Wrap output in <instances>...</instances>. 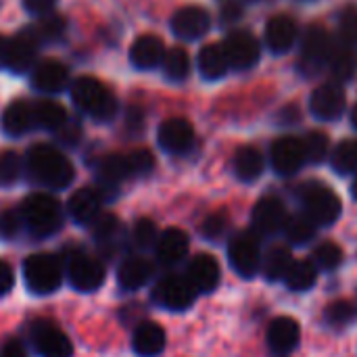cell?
<instances>
[{"label": "cell", "instance_id": "6da1fadb", "mask_svg": "<svg viewBox=\"0 0 357 357\" xmlns=\"http://www.w3.org/2000/svg\"><path fill=\"white\" fill-rule=\"evenodd\" d=\"M23 161L25 174L46 190H65L75 178L71 161L52 144H33Z\"/></svg>", "mask_w": 357, "mask_h": 357}, {"label": "cell", "instance_id": "7a4b0ae2", "mask_svg": "<svg viewBox=\"0 0 357 357\" xmlns=\"http://www.w3.org/2000/svg\"><path fill=\"white\" fill-rule=\"evenodd\" d=\"M19 213L23 220L25 230L33 238H48L54 236L65 222V213L61 203L48 192H33L23 199L19 205Z\"/></svg>", "mask_w": 357, "mask_h": 357}, {"label": "cell", "instance_id": "3957f363", "mask_svg": "<svg viewBox=\"0 0 357 357\" xmlns=\"http://www.w3.org/2000/svg\"><path fill=\"white\" fill-rule=\"evenodd\" d=\"M69 90L77 109L88 113L92 119L111 121L117 115V98L100 79L92 75H84V77H77Z\"/></svg>", "mask_w": 357, "mask_h": 357}, {"label": "cell", "instance_id": "277c9868", "mask_svg": "<svg viewBox=\"0 0 357 357\" xmlns=\"http://www.w3.org/2000/svg\"><path fill=\"white\" fill-rule=\"evenodd\" d=\"M65 270L56 255L50 253H36L23 261V278L31 293L36 295H50L63 282Z\"/></svg>", "mask_w": 357, "mask_h": 357}, {"label": "cell", "instance_id": "5b68a950", "mask_svg": "<svg viewBox=\"0 0 357 357\" xmlns=\"http://www.w3.org/2000/svg\"><path fill=\"white\" fill-rule=\"evenodd\" d=\"M63 270L69 284L79 293H94L105 284V266L98 257H92L79 249H69Z\"/></svg>", "mask_w": 357, "mask_h": 357}, {"label": "cell", "instance_id": "8992f818", "mask_svg": "<svg viewBox=\"0 0 357 357\" xmlns=\"http://www.w3.org/2000/svg\"><path fill=\"white\" fill-rule=\"evenodd\" d=\"M301 203L303 213L310 215L316 226H333L343 211L337 192L324 184H307L301 190Z\"/></svg>", "mask_w": 357, "mask_h": 357}, {"label": "cell", "instance_id": "52a82bcc", "mask_svg": "<svg viewBox=\"0 0 357 357\" xmlns=\"http://www.w3.org/2000/svg\"><path fill=\"white\" fill-rule=\"evenodd\" d=\"M261 247L255 232H238L228 243V261L243 278H253L261 268Z\"/></svg>", "mask_w": 357, "mask_h": 357}, {"label": "cell", "instance_id": "ba28073f", "mask_svg": "<svg viewBox=\"0 0 357 357\" xmlns=\"http://www.w3.org/2000/svg\"><path fill=\"white\" fill-rule=\"evenodd\" d=\"M29 343L40 357H71L73 345L69 337L48 320H36L29 326Z\"/></svg>", "mask_w": 357, "mask_h": 357}, {"label": "cell", "instance_id": "9c48e42d", "mask_svg": "<svg viewBox=\"0 0 357 357\" xmlns=\"http://www.w3.org/2000/svg\"><path fill=\"white\" fill-rule=\"evenodd\" d=\"M197 295L199 293L195 291V287L190 284L186 274H167L165 278H161V282L155 289L157 303L172 312L188 310L195 303Z\"/></svg>", "mask_w": 357, "mask_h": 357}, {"label": "cell", "instance_id": "30bf717a", "mask_svg": "<svg viewBox=\"0 0 357 357\" xmlns=\"http://www.w3.org/2000/svg\"><path fill=\"white\" fill-rule=\"evenodd\" d=\"M90 232H92V238H94L98 251L102 255H107V257H113V255L121 253L126 249V245H130L128 234L123 230V224L113 213H100L92 222Z\"/></svg>", "mask_w": 357, "mask_h": 357}, {"label": "cell", "instance_id": "8fae6325", "mask_svg": "<svg viewBox=\"0 0 357 357\" xmlns=\"http://www.w3.org/2000/svg\"><path fill=\"white\" fill-rule=\"evenodd\" d=\"M224 52L228 56V63H230V69H251L259 56H261V46H259V40L251 33V31H245V29H236L232 31L226 40H224Z\"/></svg>", "mask_w": 357, "mask_h": 357}, {"label": "cell", "instance_id": "7c38bea8", "mask_svg": "<svg viewBox=\"0 0 357 357\" xmlns=\"http://www.w3.org/2000/svg\"><path fill=\"white\" fill-rule=\"evenodd\" d=\"M157 140L169 155H186L195 146V128L184 117H169L159 126Z\"/></svg>", "mask_w": 357, "mask_h": 357}, {"label": "cell", "instance_id": "4fadbf2b", "mask_svg": "<svg viewBox=\"0 0 357 357\" xmlns=\"http://www.w3.org/2000/svg\"><path fill=\"white\" fill-rule=\"evenodd\" d=\"M270 159H272V167L280 176H293V174H297L303 167V163H305L303 140H299L295 136H282V138H278L272 144V149H270Z\"/></svg>", "mask_w": 357, "mask_h": 357}, {"label": "cell", "instance_id": "5bb4252c", "mask_svg": "<svg viewBox=\"0 0 357 357\" xmlns=\"http://www.w3.org/2000/svg\"><path fill=\"white\" fill-rule=\"evenodd\" d=\"M253 232L259 236H270L276 232H282V226L287 222V209L284 203L278 197H264L253 207Z\"/></svg>", "mask_w": 357, "mask_h": 357}, {"label": "cell", "instance_id": "9a60e30c", "mask_svg": "<svg viewBox=\"0 0 357 357\" xmlns=\"http://www.w3.org/2000/svg\"><path fill=\"white\" fill-rule=\"evenodd\" d=\"M31 86L40 94H59L69 86V69L56 59H44L31 71Z\"/></svg>", "mask_w": 357, "mask_h": 357}, {"label": "cell", "instance_id": "2e32d148", "mask_svg": "<svg viewBox=\"0 0 357 357\" xmlns=\"http://www.w3.org/2000/svg\"><path fill=\"white\" fill-rule=\"evenodd\" d=\"M345 105H347V96H345V90L339 86V84H322L318 86L314 92H312V98H310V109L312 113L318 117V119H337L343 115L345 111Z\"/></svg>", "mask_w": 357, "mask_h": 357}, {"label": "cell", "instance_id": "e0dca14e", "mask_svg": "<svg viewBox=\"0 0 357 357\" xmlns=\"http://www.w3.org/2000/svg\"><path fill=\"white\" fill-rule=\"evenodd\" d=\"M211 17L203 6H184L172 17V31L182 40H199L209 31Z\"/></svg>", "mask_w": 357, "mask_h": 357}, {"label": "cell", "instance_id": "ac0fdd59", "mask_svg": "<svg viewBox=\"0 0 357 357\" xmlns=\"http://www.w3.org/2000/svg\"><path fill=\"white\" fill-rule=\"evenodd\" d=\"M155 276V264L146 255H130L117 268V282L123 291H138Z\"/></svg>", "mask_w": 357, "mask_h": 357}, {"label": "cell", "instance_id": "d6986e66", "mask_svg": "<svg viewBox=\"0 0 357 357\" xmlns=\"http://www.w3.org/2000/svg\"><path fill=\"white\" fill-rule=\"evenodd\" d=\"M186 278L190 280V284L195 287L197 293L215 291L220 284V278H222L218 259L209 253H199L197 257L190 259V264L186 268Z\"/></svg>", "mask_w": 357, "mask_h": 357}, {"label": "cell", "instance_id": "ffe728a7", "mask_svg": "<svg viewBox=\"0 0 357 357\" xmlns=\"http://www.w3.org/2000/svg\"><path fill=\"white\" fill-rule=\"evenodd\" d=\"M102 197L96 188H79L67 201L69 218L79 226H92V222L102 213Z\"/></svg>", "mask_w": 357, "mask_h": 357}, {"label": "cell", "instance_id": "44dd1931", "mask_svg": "<svg viewBox=\"0 0 357 357\" xmlns=\"http://www.w3.org/2000/svg\"><path fill=\"white\" fill-rule=\"evenodd\" d=\"M165 56V44L161 38L153 36V33H144L140 38L134 40L132 48H130V61L136 69H155L163 63Z\"/></svg>", "mask_w": 357, "mask_h": 357}, {"label": "cell", "instance_id": "7402d4cb", "mask_svg": "<svg viewBox=\"0 0 357 357\" xmlns=\"http://www.w3.org/2000/svg\"><path fill=\"white\" fill-rule=\"evenodd\" d=\"M333 46H335V40L331 38V33H328L324 27H320V25H312V27L305 31L303 42H301L303 63L314 65V67L326 65Z\"/></svg>", "mask_w": 357, "mask_h": 357}, {"label": "cell", "instance_id": "603a6c76", "mask_svg": "<svg viewBox=\"0 0 357 357\" xmlns=\"http://www.w3.org/2000/svg\"><path fill=\"white\" fill-rule=\"evenodd\" d=\"M38 44L25 36L23 31L17 38H8V50H6V65L4 69H10L13 73H25L31 67H36L38 59Z\"/></svg>", "mask_w": 357, "mask_h": 357}, {"label": "cell", "instance_id": "cb8c5ba5", "mask_svg": "<svg viewBox=\"0 0 357 357\" xmlns=\"http://www.w3.org/2000/svg\"><path fill=\"white\" fill-rule=\"evenodd\" d=\"M188 234L180 228H167L159 234V241L155 245V253L159 264L163 266H176L188 255Z\"/></svg>", "mask_w": 357, "mask_h": 357}, {"label": "cell", "instance_id": "d4e9b609", "mask_svg": "<svg viewBox=\"0 0 357 357\" xmlns=\"http://www.w3.org/2000/svg\"><path fill=\"white\" fill-rule=\"evenodd\" d=\"M167 345L165 331L157 322H142L132 335V349L140 357H157Z\"/></svg>", "mask_w": 357, "mask_h": 357}, {"label": "cell", "instance_id": "484cf974", "mask_svg": "<svg viewBox=\"0 0 357 357\" xmlns=\"http://www.w3.org/2000/svg\"><path fill=\"white\" fill-rule=\"evenodd\" d=\"M0 126L4 130L6 136L19 138L25 136L27 132H31L33 126V107L27 100H13L10 105H6V109L2 111V119Z\"/></svg>", "mask_w": 357, "mask_h": 357}, {"label": "cell", "instance_id": "4316f807", "mask_svg": "<svg viewBox=\"0 0 357 357\" xmlns=\"http://www.w3.org/2000/svg\"><path fill=\"white\" fill-rule=\"evenodd\" d=\"M301 339V328L297 324V320L293 318H276L270 328H268V345L274 354H291L293 349H297Z\"/></svg>", "mask_w": 357, "mask_h": 357}, {"label": "cell", "instance_id": "83f0119b", "mask_svg": "<svg viewBox=\"0 0 357 357\" xmlns=\"http://www.w3.org/2000/svg\"><path fill=\"white\" fill-rule=\"evenodd\" d=\"M297 40V23L287 15H276L266 25V44L272 52H289Z\"/></svg>", "mask_w": 357, "mask_h": 357}, {"label": "cell", "instance_id": "f1b7e54d", "mask_svg": "<svg viewBox=\"0 0 357 357\" xmlns=\"http://www.w3.org/2000/svg\"><path fill=\"white\" fill-rule=\"evenodd\" d=\"M197 65H199V71H201V75L205 79H220L230 69V63H228V56H226L222 44L203 46L201 52H199Z\"/></svg>", "mask_w": 357, "mask_h": 357}, {"label": "cell", "instance_id": "f546056e", "mask_svg": "<svg viewBox=\"0 0 357 357\" xmlns=\"http://www.w3.org/2000/svg\"><path fill=\"white\" fill-rule=\"evenodd\" d=\"M23 33L29 36L38 46L48 44V42H56L65 33V21L54 13H46V15H40V19L36 23L25 27Z\"/></svg>", "mask_w": 357, "mask_h": 357}, {"label": "cell", "instance_id": "4dcf8cb0", "mask_svg": "<svg viewBox=\"0 0 357 357\" xmlns=\"http://www.w3.org/2000/svg\"><path fill=\"white\" fill-rule=\"evenodd\" d=\"M33 107V126L48 130V132H59L65 123H67V111L63 105H59L56 100H38Z\"/></svg>", "mask_w": 357, "mask_h": 357}, {"label": "cell", "instance_id": "1f68e13d", "mask_svg": "<svg viewBox=\"0 0 357 357\" xmlns=\"http://www.w3.org/2000/svg\"><path fill=\"white\" fill-rule=\"evenodd\" d=\"M232 167L238 180L253 182L264 174V155L255 146H243L236 151Z\"/></svg>", "mask_w": 357, "mask_h": 357}, {"label": "cell", "instance_id": "d6a6232c", "mask_svg": "<svg viewBox=\"0 0 357 357\" xmlns=\"http://www.w3.org/2000/svg\"><path fill=\"white\" fill-rule=\"evenodd\" d=\"M326 65L331 67L333 75L339 82H347L356 75L357 71V52L354 46L349 44H335Z\"/></svg>", "mask_w": 357, "mask_h": 357}, {"label": "cell", "instance_id": "836d02e7", "mask_svg": "<svg viewBox=\"0 0 357 357\" xmlns=\"http://www.w3.org/2000/svg\"><path fill=\"white\" fill-rule=\"evenodd\" d=\"M293 264V255L287 247H272L264 257H261V272L266 276V280L276 282V280H284L289 268Z\"/></svg>", "mask_w": 357, "mask_h": 357}, {"label": "cell", "instance_id": "e575fe53", "mask_svg": "<svg viewBox=\"0 0 357 357\" xmlns=\"http://www.w3.org/2000/svg\"><path fill=\"white\" fill-rule=\"evenodd\" d=\"M316 224L312 222L310 215L305 213H295V215H287V222L282 226V234L291 245H307L310 241H314L316 236Z\"/></svg>", "mask_w": 357, "mask_h": 357}, {"label": "cell", "instance_id": "d590c367", "mask_svg": "<svg viewBox=\"0 0 357 357\" xmlns=\"http://www.w3.org/2000/svg\"><path fill=\"white\" fill-rule=\"evenodd\" d=\"M316 280H318V268L314 266V261H307V259L293 261L284 276L287 287L295 293L310 291L316 284Z\"/></svg>", "mask_w": 357, "mask_h": 357}, {"label": "cell", "instance_id": "8d00e7d4", "mask_svg": "<svg viewBox=\"0 0 357 357\" xmlns=\"http://www.w3.org/2000/svg\"><path fill=\"white\" fill-rule=\"evenodd\" d=\"M163 73L167 79L172 82H184L190 73V56L184 48L180 46H174L169 50H165V56H163Z\"/></svg>", "mask_w": 357, "mask_h": 357}, {"label": "cell", "instance_id": "74e56055", "mask_svg": "<svg viewBox=\"0 0 357 357\" xmlns=\"http://www.w3.org/2000/svg\"><path fill=\"white\" fill-rule=\"evenodd\" d=\"M157 241H159L157 226H155V222H153V220H149V218L138 220V222L134 224V228H132L130 236H128V243H130V245H132L140 255H144L146 251L155 249Z\"/></svg>", "mask_w": 357, "mask_h": 357}, {"label": "cell", "instance_id": "f35d334b", "mask_svg": "<svg viewBox=\"0 0 357 357\" xmlns=\"http://www.w3.org/2000/svg\"><path fill=\"white\" fill-rule=\"evenodd\" d=\"M23 174H25V161L21 155H17L15 151L0 153V186L2 188L15 186Z\"/></svg>", "mask_w": 357, "mask_h": 357}, {"label": "cell", "instance_id": "ab89813d", "mask_svg": "<svg viewBox=\"0 0 357 357\" xmlns=\"http://www.w3.org/2000/svg\"><path fill=\"white\" fill-rule=\"evenodd\" d=\"M331 163L337 174H357V140H343L331 155Z\"/></svg>", "mask_w": 357, "mask_h": 357}, {"label": "cell", "instance_id": "60d3db41", "mask_svg": "<svg viewBox=\"0 0 357 357\" xmlns=\"http://www.w3.org/2000/svg\"><path fill=\"white\" fill-rule=\"evenodd\" d=\"M303 149H305V161L310 163H322L328 157L331 151V140L324 132L314 130L305 136L303 140Z\"/></svg>", "mask_w": 357, "mask_h": 357}, {"label": "cell", "instance_id": "b9f144b4", "mask_svg": "<svg viewBox=\"0 0 357 357\" xmlns=\"http://www.w3.org/2000/svg\"><path fill=\"white\" fill-rule=\"evenodd\" d=\"M312 257H314V266L322 270H337L343 264V249L333 241H324L314 249Z\"/></svg>", "mask_w": 357, "mask_h": 357}, {"label": "cell", "instance_id": "7bdbcfd3", "mask_svg": "<svg viewBox=\"0 0 357 357\" xmlns=\"http://www.w3.org/2000/svg\"><path fill=\"white\" fill-rule=\"evenodd\" d=\"M324 318L331 326L335 328H343V326H349L354 320L357 318V307L351 301H333L326 312H324Z\"/></svg>", "mask_w": 357, "mask_h": 357}, {"label": "cell", "instance_id": "ee69618b", "mask_svg": "<svg viewBox=\"0 0 357 357\" xmlns=\"http://www.w3.org/2000/svg\"><path fill=\"white\" fill-rule=\"evenodd\" d=\"M126 163H128L130 178H144L155 169V157L146 149H136V151L128 153Z\"/></svg>", "mask_w": 357, "mask_h": 357}, {"label": "cell", "instance_id": "f6af8a7d", "mask_svg": "<svg viewBox=\"0 0 357 357\" xmlns=\"http://www.w3.org/2000/svg\"><path fill=\"white\" fill-rule=\"evenodd\" d=\"M25 230L19 209H4L0 211V238L15 241Z\"/></svg>", "mask_w": 357, "mask_h": 357}, {"label": "cell", "instance_id": "bcb514c9", "mask_svg": "<svg viewBox=\"0 0 357 357\" xmlns=\"http://www.w3.org/2000/svg\"><path fill=\"white\" fill-rule=\"evenodd\" d=\"M339 33H341V40L343 44H349V46H357V8L356 6H349L341 13V19H339Z\"/></svg>", "mask_w": 357, "mask_h": 357}, {"label": "cell", "instance_id": "7dc6e473", "mask_svg": "<svg viewBox=\"0 0 357 357\" xmlns=\"http://www.w3.org/2000/svg\"><path fill=\"white\" fill-rule=\"evenodd\" d=\"M228 230V215L218 211V213H211L209 218H205V222L201 224V234L209 241H218L226 234Z\"/></svg>", "mask_w": 357, "mask_h": 357}, {"label": "cell", "instance_id": "c3c4849f", "mask_svg": "<svg viewBox=\"0 0 357 357\" xmlns=\"http://www.w3.org/2000/svg\"><path fill=\"white\" fill-rule=\"evenodd\" d=\"M15 284V272L6 261H0V297L8 295Z\"/></svg>", "mask_w": 357, "mask_h": 357}, {"label": "cell", "instance_id": "681fc988", "mask_svg": "<svg viewBox=\"0 0 357 357\" xmlns=\"http://www.w3.org/2000/svg\"><path fill=\"white\" fill-rule=\"evenodd\" d=\"M23 4L31 15H46L52 10L56 0H23Z\"/></svg>", "mask_w": 357, "mask_h": 357}, {"label": "cell", "instance_id": "f907efd6", "mask_svg": "<svg viewBox=\"0 0 357 357\" xmlns=\"http://www.w3.org/2000/svg\"><path fill=\"white\" fill-rule=\"evenodd\" d=\"M0 357H27V356H25L23 345H21L19 341L10 339V341H6V343L2 345V349H0Z\"/></svg>", "mask_w": 357, "mask_h": 357}, {"label": "cell", "instance_id": "816d5d0a", "mask_svg": "<svg viewBox=\"0 0 357 357\" xmlns=\"http://www.w3.org/2000/svg\"><path fill=\"white\" fill-rule=\"evenodd\" d=\"M222 15H224V17H222L224 21H234V19L241 17V8H238L234 2H228V4L222 8Z\"/></svg>", "mask_w": 357, "mask_h": 357}, {"label": "cell", "instance_id": "f5cc1de1", "mask_svg": "<svg viewBox=\"0 0 357 357\" xmlns=\"http://www.w3.org/2000/svg\"><path fill=\"white\" fill-rule=\"evenodd\" d=\"M6 50H8V38L0 36V69H4L6 65Z\"/></svg>", "mask_w": 357, "mask_h": 357}, {"label": "cell", "instance_id": "db71d44e", "mask_svg": "<svg viewBox=\"0 0 357 357\" xmlns=\"http://www.w3.org/2000/svg\"><path fill=\"white\" fill-rule=\"evenodd\" d=\"M351 123H354V128L357 130V102L356 107H354V111H351Z\"/></svg>", "mask_w": 357, "mask_h": 357}, {"label": "cell", "instance_id": "11a10c76", "mask_svg": "<svg viewBox=\"0 0 357 357\" xmlns=\"http://www.w3.org/2000/svg\"><path fill=\"white\" fill-rule=\"evenodd\" d=\"M351 195H354V199L357 201V178L354 180V184H351Z\"/></svg>", "mask_w": 357, "mask_h": 357}, {"label": "cell", "instance_id": "9f6ffc18", "mask_svg": "<svg viewBox=\"0 0 357 357\" xmlns=\"http://www.w3.org/2000/svg\"><path fill=\"white\" fill-rule=\"evenodd\" d=\"M251 2H253V0H251Z\"/></svg>", "mask_w": 357, "mask_h": 357}]
</instances>
